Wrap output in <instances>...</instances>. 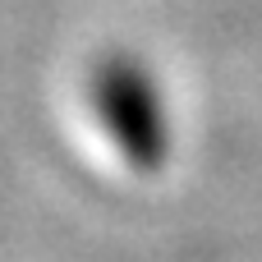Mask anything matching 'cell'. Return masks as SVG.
Here are the masks:
<instances>
[{
  "label": "cell",
  "instance_id": "cell-1",
  "mask_svg": "<svg viewBox=\"0 0 262 262\" xmlns=\"http://www.w3.org/2000/svg\"><path fill=\"white\" fill-rule=\"evenodd\" d=\"M88 97H92V111H97L106 138L134 170H157L166 161L170 124H166L161 88L143 60H134L124 51L101 55L88 78Z\"/></svg>",
  "mask_w": 262,
  "mask_h": 262
}]
</instances>
